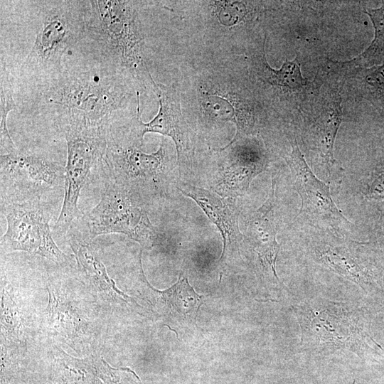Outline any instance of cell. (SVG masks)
Masks as SVG:
<instances>
[{"label": "cell", "instance_id": "cell-17", "mask_svg": "<svg viewBox=\"0 0 384 384\" xmlns=\"http://www.w3.org/2000/svg\"><path fill=\"white\" fill-rule=\"evenodd\" d=\"M275 186L272 177L268 198L250 216L244 238L256 253L262 269L279 282L276 260L280 246L276 239Z\"/></svg>", "mask_w": 384, "mask_h": 384}, {"label": "cell", "instance_id": "cell-7", "mask_svg": "<svg viewBox=\"0 0 384 384\" xmlns=\"http://www.w3.org/2000/svg\"><path fill=\"white\" fill-rule=\"evenodd\" d=\"M342 86L326 65L314 80V90L296 119L302 138L316 151L330 174L340 168L334 155L335 139L343 121Z\"/></svg>", "mask_w": 384, "mask_h": 384}, {"label": "cell", "instance_id": "cell-21", "mask_svg": "<svg viewBox=\"0 0 384 384\" xmlns=\"http://www.w3.org/2000/svg\"><path fill=\"white\" fill-rule=\"evenodd\" d=\"M1 346L11 351L24 352L26 338L21 313L13 289L4 276H1Z\"/></svg>", "mask_w": 384, "mask_h": 384}, {"label": "cell", "instance_id": "cell-13", "mask_svg": "<svg viewBox=\"0 0 384 384\" xmlns=\"http://www.w3.org/2000/svg\"><path fill=\"white\" fill-rule=\"evenodd\" d=\"M225 147L230 149L213 176L210 186L223 198H235L244 196L252 180L265 170L267 157L255 139L246 137L240 144Z\"/></svg>", "mask_w": 384, "mask_h": 384}, {"label": "cell", "instance_id": "cell-15", "mask_svg": "<svg viewBox=\"0 0 384 384\" xmlns=\"http://www.w3.org/2000/svg\"><path fill=\"white\" fill-rule=\"evenodd\" d=\"M176 187L198 205L221 233L223 248L220 260L229 252L238 249L243 235L238 225L240 208L238 207L235 198H223L213 191L180 180L176 183Z\"/></svg>", "mask_w": 384, "mask_h": 384}, {"label": "cell", "instance_id": "cell-5", "mask_svg": "<svg viewBox=\"0 0 384 384\" xmlns=\"http://www.w3.org/2000/svg\"><path fill=\"white\" fill-rule=\"evenodd\" d=\"M146 202L139 196L108 181L99 203L78 219L81 230L75 237L81 243H92L102 235L120 233L151 249L160 239L159 230L150 221Z\"/></svg>", "mask_w": 384, "mask_h": 384}, {"label": "cell", "instance_id": "cell-3", "mask_svg": "<svg viewBox=\"0 0 384 384\" xmlns=\"http://www.w3.org/2000/svg\"><path fill=\"white\" fill-rule=\"evenodd\" d=\"M143 139L129 121L118 124L114 117L107 124V147L101 166L109 181L146 199L162 196L174 178L172 149L166 138L155 152L142 150Z\"/></svg>", "mask_w": 384, "mask_h": 384}, {"label": "cell", "instance_id": "cell-23", "mask_svg": "<svg viewBox=\"0 0 384 384\" xmlns=\"http://www.w3.org/2000/svg\"><path fill=\"white\" fill-rule=\"evenodd\" d=\"M150 288L152 292L161 298L173 312L189 319H196L198 311L203 303L202 296L198 294L189 284L186 277H181L171 287L159 291Z\"/></svg>", "mask_w": 384, "mask_h": 384}, {"label": "cell", "instance_id": "cell-14", "mask_svg": "<svg viewBox=\"0 0 384 384\" xmlns=\"http://www.w3.org/2000/svg\"><path fill=\"white\" fill-rule=\"evenodd\" d=\"M48 304L43 324L53 336L60 337L74 350L87 343L90 324L78 302L67 295L65 289L53 279H48Z\"/></svg>", "mask_w": 384, "mask_h": 384}, {"label": "cell", "instance_id": "cell-22", "mask_svg": "<svg viewBox=\"0 0 384 384\" xmlns=\"http://www.w3.org/2000/svg\"><path fill=\"white\" fill-rule=\"evenodd\" d=\"M370 17L375 36L369 46L361 53L347 61H338L342 68H369L384 63V1L378 9L365 11Z\"/></svg>", "mask_w": 384, "mask_h": 384}, {"label": "cell", "instance_id": "cell-19", "mask_svg": "<svg viewBox=\"0 0 384 384\" xmlns=\"http://www.w3.org/2000/svg\"><path fill=\"white\" fill-rule=\"evenodd\" d=\"M316 258L323 265L353 281L365 291L378 287V276L372 267L354 256L348 247L319 241L314 247Z\"/></svg>", "mask_w": 384, "mask_h": 384}, {"label": "cell", "instance_id": "cell-9", "mask_svg": "<svg viewBox=\"0 0 384 384\" xmlns=\"http://www.w3.org/2000/svg\"><path fill=\"white\" fill-rule=\"evenodd\" d=\"M1 201L21 202L64 187L65 167L37 154L16 151L0 155Z\"/></svg>", "mask_w": 384, "mask_h": 384}, {"label": "cell", "instance_id": "cell-2", "mask_svg": "<svg viewBox=\"0 0 384 384\" xmlns=\"http://www.w3.org/2000/svg\"><path fill=\"white\" fill-rule=\"evenodd\" d=\"M134 2L86 1V28L79 48L114 66L139 86L151 85Z\"/></svg>", "mask_w": 384, "mask_h": 384}, {"label": "cell", "instance_id": "cell-1", "mask_svg": "<svg viewBox=\"0 0 384 384\" xmlns=\"http://www.w3.org/2000/svg\"><path fill=\"white\" fill-rule=\"evenodd\" d=\"M55 75L24 87L18 110L49 117L59 132L79 123L103 124L133 97L135 82L111 64L78 48Z\"/></svg>", "mask_w": 384, "mask_h": 384}, {"label": "cell", "instance_id": "cell-16", "mask_svg": "<svg viewBox=\"0 0 384 384\" xmlns=\"http://www.w3.org/2000/svg\"><path fill=\"white\" fill-rule=\"evenodd\" d=\"M199 100L204 114L209 119L235 124V135L228 146L255 134V107L248 96L223 89H206L201 91Z\"/></svg>", "mask_w": 384, "mask_h": 384}, {"label": "cell", "instance_id": "cell-4", "mask_svg": "<svg viewBox=\"0 0 384 384\" xmlns=\"http://www.w3.org/2000/svg\"><path fill=\"white\" fill-rule=\"evenodd\" d=\"M35 40L19 70L23 87L43 82L62 68L84 39L86 1H36Z\"/></svg>", "mask_w": 384, "mask_h": 384}, {"label": "cell", "instance_id": "cell-27", "mask_svg": "<svg viewBox=\"0 0 384 384\" xmlns=\"http://www.w3.org/2000/svg\"><path fill=\"white\" fill-rule=\"evenodd\" d=\"M382 230H383V244H384V223H383Z\"/></svg>", "mask_w": 384, "mask_h": 384}, {"label": "cell", "instance_id": "cell-18", "mask_svg": "<svg viewBox=\"0 0 384 384\" xmlns=\"http://www.w3.org/2000/svg\"><path fill=\"white\" fill-rule=\"evenodd\" d=\"M68 241L81 275L95 292L111 303L112 301H129V297L117 287L109 276L97 250L92 243L79 242L72 236H69Z\"/></svg>", "mask_w": 384, "mask_h": 384}, {"label": "cell", "instance_id": "cell-26", "mask_svg": "<svg viewBox=\"0 0 384 384\" xmlns=\"http://www.w3.org/2000/svg\"><path fill=\"white\" fill-rule=\"evenodd\" d=\"M366 196L373 202L384 203V164L372 174L366 188Z\"/></svg>", "mask_w": 384, "mask_h": 384}, {"label": "cell", "instance_id": "cell-25", "mask_svg": "<svg viewBox=\"0 0 384 384\" xmlns=\"http://www.w3.org/2000/svg\"><path fill=\"white\" fill-rule=\"evenodd\" d=\"M255 1H213L214 14L220 22L225 26L237 24L249 14L257 11Z\"/></svg>", "mask_w": 384, "mask_h": 384}, {"label": "cell", "instance_id": "cell-10", "mask_svg": "<svg viewBox=\"0 0 384 384\" xmlns=\"http://www.w3.org/2000/svg\"><path fill=\"white\" fill-rule=\"evenodd\" d=\"M294 189L301 199L298 218L312 225L336 233H343L352 223L334 203L329 185L319 179L311 171L301 151L297 138L291 142V151L285 157Z\"/></svg>", "mask_w": 384, "mask_h": 384}, {"label": "cell", "instance_id": "cell-12", "mask_svg": "<svg viewBox=\"0 0 384 384\" xmlns=\"http://www.w3.org/2000/svg\"><path fill=\"white\" fill-rule=\"evenodd\" d=\"M250 58L251 70L256 78L268 88L267 92L277 100L281 109L297 118V114L314 90V80L308 81L301 71V63L297 56L292 60H285L279 69L270 67L267 61L265 46Z\"/></svg>", "mask_w": 384, "mask_h": 384}, {"label": "cell", "instance_id": "cell-8", "mask_svg": "<svg viewBox=\"0 0 384 384\" xmlns=\"http://www.w3.org/2000/svg\"><path fill=\"white\" fill-rule=\"evenodd\" d=\"M1 213L6 221L1 238V252L23 251L58 265L68 261L53 239L49 225L51 215L41 197L21 202L1 201Z\"/></svg>", "mask_w": 384, "mask_h": 384}, {"label": "cell", "instance_id": "cell-24", "mask_svg": "<svg viewBox=\"0 0 384 384\" xmlns=\"http://www.w3.org/2000/svg\"><path fill=\"white\" fill-rule=\"evenodd\" d=\"M0 70V146L1 154H6L18 150L10 136L7 126L9 112L18 111V107L9 73L2 59Z\"/></svg>", "mask_w": 384, "mask_h": 384}, {"label": "cell", "instance_id": "cell-20", "mask_svg": "<svg viewBox=\"0 0 384 384\" xmlns=\"http://www.w3.org/2000/svg\"><path fill=\"white\" fill-rule=\"evenodd\" d=\"M331 70L338 75L341 85L352 94L384 110V63L369 68L346 69L337 60H330Z\"/></svg>", "mask_w": 384, "mask_h": 384}, {"label": "cell", "instance_id": "cell-11", "mask_svg": "<svg viewBox=\"0 0 384 384\" xmlns=\"http://www.w3.org/2000/svg\"><path fill=\"white\" fill-rule=\"evenodd\" d=\"M151 88L159 102L157 114L149 122L141 119L139 92H137V113L129 120L134 133L142 139L148 132L170 137L177 152L179 173L192 166L195 152V139L181 110L180 97L173 85H165L151 79Z\"/></svg>", "mask_w": 384, "mask_h": 384}, {"label": "cell", "instance_id": "cell-6", "mask_svg": "<svg viewBox=\"0 0 384 384\" xmlns=\"http://www.w3.org/2000/svg\"><path fill=\"white\" fill-rule=\"evenodd\" d=\"M108 122L73 124L59 131L66 141L67 161L63 205L54 227L56 233H68L74 221L82 215L78 206L80 193L88 183L92 169L101 166L107 147Z\"/></svg>", "mask_w": 384, "mask_h": 384}]
</instances>
